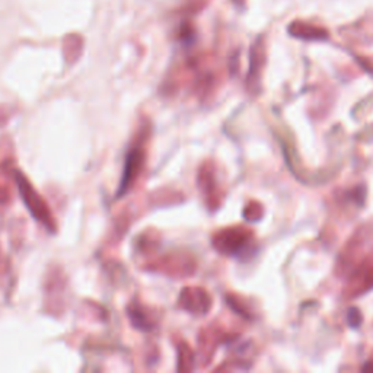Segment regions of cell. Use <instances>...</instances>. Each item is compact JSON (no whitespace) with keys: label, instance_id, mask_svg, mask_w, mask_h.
Segmentation results:
<instances>
[{"label":"cell","instance_id":"obj_3","mask_svg":"<svg viewBox=\"0 0 373 373\" xmlns=\"http://www.w3.org/2000/svg\"><path fill=\"white\" fill-rule=\"evenodd\" d=\"M369 240V228L362 226L359 228L353 237L346 242L344 248L341 249L337 264H336V274L340 277L348 276V273L358 266L362 260V251Z\"/></svg>","mask_w":373,"mask_h":373},{"label":"cell","instance_id":"obj_8","mask_svg":"<svg viewBox=\"0 0 373 373\" xmlns=\"http://www.w3.org/2000/svg\"><path fill=\"white\" fill-rule=\"evenodd\" d=\"M264 216V207L259 202H249L244 209V219L247 222H259Z\"/></svg>","mask_w":373,"mask_h":373},{"label":"cell","instance_id":"obj_7","mask_svg":"<svg viewBox=\"0 0 373 373\" xmlns=\"http://www.w3.org/2000/svg\"><path fill=\"white\" fill-rule=\"evenodd\" d=\"M129 313H130V320L133 322V325L136 328L139 329H143V331H150L152 329V322L149 321V318L145 315V310H142L139 306L133 305L130 309H129Z\"/></svg>","mask_w":373,"mask_h":373},{"label":"cell","instance_id":"obj_5","mask_svg":"<svg viewBox=\"0 0 373 373\" xmlns=\"http://www.w3.org/2000/svg\"><path fill=\"white\" fill-rule=\"evenodd\" d=\"M145 162V152L142 148L136 146L130 150L126 158V165H124V172H123V178L119 187V192H117V197H122L124 195L136 181L137 176H139Z\"/></svg>","mask_w":373,"mask_h":373},{"label":"cell","instance_id":"obj_4","mask_svg":"<svg viewBox=\"0 0 373 373\" xmlns=\"http://www.w3.org/2000/svg\"><path fill=\"white\" fill-rule=\"evenodd\" d=\"M16 183L19 187V192H21V197L28 210L31 211V214L48 230H54V219L51 218L47 204L44 203L40 195H38V192L34 190V187L28 183V180L21 172L16 174Z\"/></svg>","mask_w":373,"mask_h":373},{"label":"cell","instance_id":"obj_9","mask_svg":"<svg viewBox=\"0 0 373 373\" xmlns=\"http://www.w3.org/2000/svg\"><path fill=\"white\" fill-rule=\"evenodd\" d=\"M226 301H228L229 306H230L235 312H238L240 315H242V317H245V318H248V320L252 318L251 310L245 306V303L242 302V299H240V298H237V296H228Z\"/></svg>","mask_w":373,"mask_h":373},{"label":"cell","instance_id":"obj_6","mask_svg":"<svg viewBox=\"0 0 373 373\" xmlns=\"http://www.w3.org/2000/svg\"><path fill=\"white\" fill-rule=\"evenodd\" d=\"M180 305L194 313H206L211 306V299L203 289H185L180 298Z\"/></svg>","mask_w":373,"mask_h":373},{"label":"cell","instance_id":"obj_2","mask_svg":"<svg viewBox=\"0 0 373 373\" xmlns=\"http://www.w3.org/2000/svg\"><path fill=\"white\" fill-rule=\"evenodd\" d=\"M254 241V232L244 226H232L219 230L213 237V247L225 255H240Z\"/></svg>","mask_w":373,"mask_h":373},{"label":"cell","instance_id":"obj_1","mask_svg":"<svg viewBox=\"0 0 373 373\" xmlns=\"http://www.w3.org/2000/svg\"><path fill=\"white\" fill-rule=\"evenodd\" d=\"M373 289V251L363 257L358 266L348 273L343 287V299L353 301Z\"/></svg>","mask_w":373,"mask_h":373},{"label":"cell","instance_id":"obj_10","mask_svg":"<svg viewBox=\"0 0 373 373\" xmlns=\"http://www.w3.org/2000/svg\"><path fill=\"white\" fill-rule=\"evenodd\" d=\"M348 324L353 327V328H358L362 322V315H360V310L358 308H350L348 309Z\"/></svg>","mask_w":373,"mask_h":373},{"label":"cell","instance_id":"obj_11","mask_svg":"<svg viewBox=\"0 0 373 373\" xmlns=\"http://www.w3.org/2000/svg\"><path fill=\"white\" fill-rule=\"evenodd\" d=\"M363 370H366V372H369V370H373V362H369V363H366V365L363 366Z\"/></svg>","mask_w":373,"mask_h":373}]
</instances>
